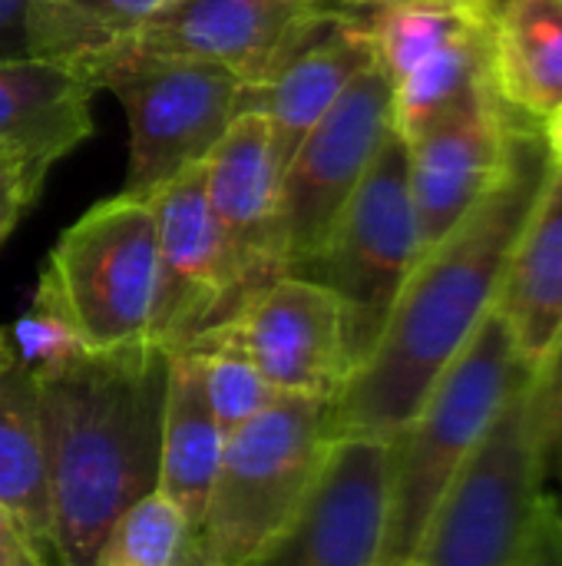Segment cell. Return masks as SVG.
<instances>
[{
  "label": "cell",
  "instance_id": "cb8c5ba5",
  "mask_svg": "<svg viewBox=\"0 0 562 566\" xmlns=\"http://www.w3.org/2000/svg\"><path fill=\"white\" fill-rule=\"evenodd\" d=\"M195 534L159 491L136 501L106 534L96 566H185Z\"/></svg>",
  "mask_w": 562,
  "mask_h": 566
},
{
  "label": "cell",
  "instance_id": "7402d4cb",
  "mask_svg": "<svg viewBox=\"0 0 562 566\" xmlns=\"http://www.w3.org/2000/svg\"><path fill=\"white\" fill-rule=\"evenodd\" d=\"M490 76L500 99L537 119L562 103V0H500L494 7Z\"/></svg>",
  "mask_w": 562,
  "mask_h": 566
},
{
  "label": "cell",
  "instance_id": "e0dca14e",
  "mask_svg": "<svg viewBox=\"0 0 562 566\" xmlns=\"http://www.w3.org/2000/svg\"><path fill=\"white\" fill-rule=\"evenodd\" d=\"M378 63L374 40L358 10H331L278 66V73L255 90H242V109H258L275 136V149L288 166L308 129L341 99V93Z\"/></svg>",
  "mask_w": 562,
  "mask_h": 566
},
{
  "label": "cell",
  "instance_id": "ba28073f",
  "mask_svg": "<svg viewBox=\"0 0 562 566\" xmlns=\"http://www.w3.org/2000/svg\"><path fill=\"white\" fill-rule=\"evenodd\" d=\"M421 255L424 242L407 182V143L391 129L321 249L295 272L338 295L351 371L374 348L388 312Z\"/></svg>",
  "mask_w": 562,
  "mask_h": 566
},
{
  "label": "cell",
  "instance_id": "7c38bea8",
  "mask_svg": "<svg viewBox=\"0 0 562 566\" xmlns=\"http://www.w3.org/2000/svg\"><path fill=\"white\" fill-rule=\"evenodd\" d=\"M159 235V295L152 345L182 352L225 325L245 302L232 252L205 196V169L189 166L152 199Z\"/></svg>",
  "mask_w": 562,
  "mask_h": 566
},
{
  "label": "cell",
  "instance_id": "9a60e30c",
  "mask_svg": "<svg viewBox=\"0 0 562 566\" xmlns=\"http://www.w3.org/2000/svg\"><path fill=\"white\" fill-rule=\"evenodd\" d=\"M325 13V0H176L103 53L215 63L255 90L278 73Z\"/></svg>",
  "mask_w": 562,
  "mask_h": 566
},
{
  "label": "cell",
  "instance_id": "5b68a950",
  "mask_svg": "<svg viewBox=\"0 0 562 566\" xmlns=\"http://www.w3.org/2000/svg\"><path fill=\"white\" fill-rule=\"evenodd\" d=\"M40 282L86 352L152 345L159 295L152 202L119 192L83 212L46 255Z\"/></svg>",
  "mask_w": 562,
  "mask_h": 566
},
{
  "label": "cell",
  "instance_id": "277c9868",
  "mask_svg": "<svg viewBox=\"0 0 562 566\" xmlns=\"http://www.w3.org/2000/svg\"><path fill=\"white\" fill-rule=\"evenodd\" d=\"M328 444V401L305 395H278L229 434L195 531L199 566L248 564L305 504Z\"/></svg>",
  "mask_w": 562,
  "mask_h": 566
},
{
  "label": "cell",
  "instance_id": "603a6c76",
  "mask_svg": "<svg viewBox=\"0 0 562 566\" xmlns=\"http://www.w3.org/2000/svg\"><path fill=\"white\" fill-rule=\"evenodd\" d=\"M176 0H30L33 56L83 63L132 36Z\"/></svg>",
  "mask_w": 562,
  "mask_h": 566
},
{
  "label": "cell",
  "instance_id": "d6a6232c",
  "mask_svg": "<svg viewBox=\"0 0 562 566\" xmlns=\"http://www.w3.org/2000/svg\"><path fill=\"white\" fill-rule=\"evenodd\" d=\"M17 358V352H13V338H10V332H3L0 328V368L3 365H10Z\"/></svg>",
  "mask_w": 562,
  "mask_h": 566
},
{
  "label": "cell",
  "instance_id": "30bf717a",
  "mask_svg": "<svg viewBox=\"0 0 562 566\" xmlns=\"http://www.w3.org/2000/svg\"><path fill=\"white\" fill-rule=\"evenodd\" d=\"M391 129V83L381 63H371L308 129L285 166V275H295L321 249Z\"/></svg>",
  "mask_w": 562,
  "mask_h": 566
},
{
  "label": "cell",
  "instance_id": "d6986e66",
  "mask_svg": "<svg viewBox=\"0 0 562 566\" xmlns=\"http://www.w3.org/2000/svg\"><path fill=\"white\" fill-rule=\"evenodd\" d=\"M89 76L60 60L23 56L0 63V139L50 172L93 136Z\"/></svg>",
  "mask_w": 562,
  "mask_h": 566
},
{
  "label": "cell",
  "instance_id": "6da1fadb",
  "mask_svg": "<svg viewBox=\"0 0 562 566\" xmlns=\"http://www.w3.org/2000/svg\"><path fill=\"white\" fill-rule=\"evenodd\" d=\"M550 156L523 139L513 176L421 255L368 358L328 401V438L394 441L497 302Z\"/></svg>",
  "mask_w": 562,
  "mask_h": 566
},
{
  "label": "cell",
  "instance_id": "83f0119b",
  "mask_svg": "<svg viewBox=\"0 0 562 566\" xmlns=\"http://www.w3.org/2000/svg\"><path fill=\"white\" fill-rule=\"evenodd\" d=\"M43 182L46 172L33 166L17 146L0 139V245L10 239L17 222L26 216V209L36 202Z\"/></svg>",
  "mask_w": 562,
  "mask_h": 566
},
{
  "label": "cell",
  "instance_id": "f546056e",
  "mask_svg": "<svg viewBox=\"0 0 562 566\" xmlns=\"http://www.w3.org/2000/svg\"><path fill=\"white\" fill-rule=\"evenodd\" d=\"M33 56L30 0H0V63Z\"/></svg>",
  "mask_w": 562,
  "mask_h": 566
},
{
  "label": "cell",
  "instance_id": "8992f818",
  "mask_svg": "<svg viewBox=\"0 0 562 566\" xmlns=\"http://www.w3.org/2000/svg\"><path fill=\"white\" fill-rule=\"evenodd\" d=\"M79 66L96 90H109L129 119V169L123 196L152 199L189 166L205 163L242 113V83L199 60L99 53Z\"/></svg>",
  "mask_w": 562,
  "mask_h": 566
},
{
  "label": "cell",
  "instance_id": "ffe728a7",
  "mask_svg": "<svg viewBox=\"0 0 562 566\" xmlns=\"http://www.w3.org/2000/svg\"><path fill=\"white\" fill-rule=\"evenodd\" d=\"M225 434L202 388V361L195 352H166V408L159 448V494L179 507L192 534L202 524Z\"/></svg>",
  "mask_w": 562,
  "mask_h": 566
},
{
  "label": "cell",
  "instance_id": "f1b7e54d",
  "mask_svg": "<svg viewBox=\"0 0 562 566\" xmlns=\"http://www.w3.org/2000/svg\"><path fill=\"white\" fill-rule=\"evenodd\" d=\"M517 566H562V511L547 491Z\"/></svg>",
  "mask_w": 562,
  "mask_h": 566
},
{
  "label": "cell",
  "instance_id": "4dcf8cb0",
  "mask_svg": "<svg viewBox=\"0 0 562 566\" xmlns=\"http://www.w3.org/2000/svg\"><path fill=\"white\" fill-rule=\"evenodd\" d=\"M0 566H53L23 534V527L0 511Z\"/></svg>",
  "mask_w": 562,
  "mask_h": 566
},
{
  "label": "cell",
  "instance_id": "836d02e7",
  "mask_svg": "<svg viewBox=\"0 0 562 566\" xmlns=\"http://www.w3.org/2000/svg\"><path fill=\"white\" fill-rule=\"evenodd\" d=\"M411 566H414V564H411Z\"/></svg>",
  "mask_w": 562,
  "mask_h": 566
},
{
  "label": "cell",
  "instance_id": "2e32d148",
  "mask_svg": "<svg viewBox=\"0 0 562 566\" xmlns=\"http://www.w3.org/2000/svg\"><path fill=\"white\" fill-rule=\"evenodd\" d=\"M205 196L232 252L245 298L288 272L285 259V163L268 119L242 109L202 163Z\"/></svg>",
  "mask_w": 562,
  "mask_h": 566
},
{
  "label": "cell",
  "instance_id": "7a4b0ae2",
  "mask_svg": "<svg viewBox=\"0 0 562 566\" xmlns=\"http://www.w3.org/2000/svg\"><path fill=\"white\" fill-rule=\"evenodd\" d=\"M53 566H96L113 524L159 488L166 352H83L40 371Z\"/></svg>",
  "mask_w": 562,
  "mask_h": 566
},
{
  "label": "cell",
  "instance_id": "5bb4252c",
  "mask_svg": "<svg viewBox=\"0 0 562 566\" xmlns=\"http://www.w3.org/2000/svg\"><path fill=\"white\" fill-rule=\"evenodd\" d=\"M388 478L391 441H331L305 504L245 566H378Z\"/></svg>",
  "mask_w": 562,
  "mask_h": 566
},
{
  "label": "cell",
  "instance_id": "484cf974",
  "mask_svg": "<svg viewBox=\"0 0 562 566\" xmlns=\"http://www.w3.org/2000/svg\"><path fill=\"white\" fill-rule=\"evenodd\" d=\"M10 338H13L17 361H23L33 375L53 371V368H60V365H66V361H73L76 355L86 352L83 342L76 338L70 318L63 315V308L56 305L53 292L43 282H36L33 305L17 322Z\"/></svg>",
  "mask_w": 562,
  "mask_h": 566
},
{
  "label": "cell",
  "instance_id": "3957f363",
  "mask_svg": "<svg viewBox=\"0 0 562 566\" xmlns=\"http://www.w3.org/2000/svg\"><path fill=\"white\" fill-rule=\"evenodd\" d=\"M537 368L490 308L437 378L417 415L391 441L388 524L378 566H411L450 484L474 458L510 395Z\"/></svg>",
  "mask_w": 562,
  "mask_h": 566
},
{
  "label": "cell",
  "instance_id": "9c48e42d",
  "mask_svg": "<svg viewBox=\"0 0 562 566\" xmlns=\"http://www.w3.org/2000/svg\"><path fill=\"white\" fill-rule=\"evenodd\" d=\"M391 83L394 129L417 139L490 76L494 0H348Z\"/></svg>",
  "mask_w": 562,
  "mask_h": 566
},
{
  "label": "cell",
  "instance_id": "44dd1931",
  "mask_svg": "<svg viewBox=\"0 0 562 566\" xmlns=\"http://www.w3.org/2000/svg\"><path fill=\"white\" fill-rule=\"evenodd\" d=\"M0 511L53 564V511L36 378L17 358L0 368Z\"/></svg>",
  "mask_w": 562,
  "mask_h": 566
},
{
  "label": "cell",
  "instance_id": "1f68e13d",
  "mask_svg": "<svg viewBox=\"0 0 562 566\" xmlns=\"http://www.w3.org/2000/svg\"><path fill=\"white\" fill-rule=\"evenodd\" d=\"M543 133H547V156H550V163L562 166V103L543 119Z\"/></svg>",
  "mask_w": 562,
  "mask_h": 566
},
{
  "label": "cell",
  "instance_id": "4fadbf2b",
  "mask_svg": "<svg viewBox=\"0 0 562 566\" xmlns=\"http://www.w3.org/2000/svg\"><path fill=\"white\" fill-rule=\"evenodd\" d=\"M507 109L494 80H487L407 143V182L424 252L513 176L523 136Z\"/></svg>",
  "mask_w": 562,
  "mask_h": 566
},
{
  "label": "cell",
  "instance_id": "4316f807",
  "mask_svg": "<svg viewBox=\"0 0 562 566\" xmlns=\"http://www.w3.org/2000/svg\"><path fill=\"white\" fill-rule=\"evenodd\" d=\"M537 418H540V454L547 481L562 491V338L537 368ZM562 511V497H553Z\"/></svg>",
  "mask_w": 562,
  "mask_h": 566
},
{
  "label": "cell",
  "instance_id": "52a82bcc",
  "mask_svg": "<svg viewBox=\"0 0 562 566\" xmlns=\"http://www.w3.org/2000/svg\"><path fill=\"white\" fill-rule=\"evenodd\" d=\"M543 497L533 371L450 484L414 566H517Z\"/></svg>",
  "mask_w": 562,
  "mask_h": 566
},
{
  "label": "cell",
  "instance_id": "8fae6325",
  "mask_svg": "<svg viewBox=\"0 0 562 566\" xmlns=\"http://www.w3.org/2000/svg\"><path fill=\"white\" fill-rule=\"evenodd\" d=\"M222 345L245 355L282 395L331 401L351 375L344 308L311 279L282 275L189 348Z\"/></svg>",
  "mask_w": 562,
  "mask_h": 566
},
{
  "label": "cell",
  "instance_id": "ac0fdd59",
  "mask_svg": "<svg viewBox=\"0 0 562 566\" xmlns=\"http://www.w3.org/2000/svg\"><path fill=\"white\" fill-rule=\"evenodd\" d=\"M494 312L533 368L562 338V166L556 163H547L510 245Z\"/></svg>",
  "mask_w": 562,
  "mask_h": 566
},
{
  "label": "cell",
  "instance_id": "d4e9b609",
  "mask_svg": "<svg viewBox=\"0 0 562 566\" xmlns=\"http://www.w3.org/2000/svg\"><path fill=\"white\" fill-rule=\"evenodd\" d=\"M202 361V388L209 398V408L222 428V434H235L248 421H255L282 391H275L265 375L238 352L209 345V348H189Z\"/></svg>",
  "mask_w": 562,
  "mask_h": 566
}]
</instances>
